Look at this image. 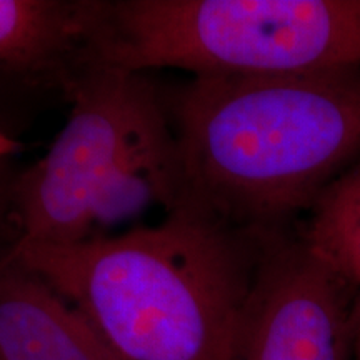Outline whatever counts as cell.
<instances>
[{"label": "cell", "mask_w": 360, "mask_h": 360, "mask_svg": "<svg viewBox=\"0 0 360 360\" xmlns=\"http://www.w3.org/2000/svg\"><path fill=\"white\" fill-rule=\"evenodd\" d=\"M179 202L154 227L8 255L74 305L124 360H232L265 238Z\"/></svg>", "instance_id": "1"}, {"label": "cell", "mask_w": 360, "mask_h": 360, "mask_svg": "<svg viewBox=\"0 0 360 360\" xmlns=\"http://www.w3.org/2000/svg\"><path fill=\"white\" fill-rule=\"evenodd\" d=\"M175 115L180 202L244 231L283 232L360 159V67L199 75Z\"/></svg>", "instance_id": "2"}, {"label": "cell", "mask_w": 360, "mask_h": 360, "mask_svg": "<svg viewBox=\"0 0 360 360\" xmlns=\"http://www.w3.org/2000/svg\"><path fill=\"white\" fill-rule=\"evenodd\" d=\"M82 62L193 77L360 67V0L97 2Z\"/></svg>", "instance_id": "3"}, {"label": "cell", "mask_w": 360, "mask_h": 360, "mask_svg": "<svg viewBox=\"0 0 360 360\" xmlns=\"http://www.w3.org/2000/svg\"><path fill=\"white\" fill-rule=\"evenodd\" d=\"M64 85L72 98L67 124L13 191L22 242L82 240L90 202L124 157L165 122L142 74L80 65Z\"/></svg>", "instance_id": "4"}, {"label": "cell", "mask_w": 360, "mask_h": 360, "mask_svg": "<svg viewBox=\"0 0 360 360\" xmlns=\"http://www.w3.org/2000/svg\"><path fill=\"white\" fill-rule=\"evenodd\" d=\"M357 294L297 233H269L232 360H354Z\"/></svg>", "instance_id": "5"}, {"label": "cell", "mask_w": 360, "mask_h": 360, "mask_svg": "<svg viewBox=\"0 0 360 360\" xmlns=\"http://www.w3.org/2000/svg\"><path fill=\"white\" fill-rule=\"evenodd\" d=\"M0 360H124L74 305L7 254L0 260Z\"/></svg>", "instance_id": "6"}, {"label": "cell", "mask_w": 360, "mask_h": 360, "mask_svg": "<svg viewBox=\"0 0 360 360\" xmlns=\"http://www.w3.org/2000/svg\"><path fill=\"white\" fill-rule=\"evenodd\" d=\"M97 2L0 0V69L22 74L80 67ZM65 82V80H64Z\"/></svg>", "instance_id": "7"}, {"label": "cell", "mask_w": 360, "mask_h": 360, "mask_svg": "<svg viewBox=\"0 0 360 360\" xmlns=\"http://www.w3.org/2000/svg\"><path fill=\"white\" fill-rule=\"evenodd\" d=\"M182 195V170L175 137L162 122L135 146L90 202L84 222L85 238L162 204L172 210ZM80 242V240H79Z\"/></svg>", "instance_id": "8"}, {"label": "cell", "mask_w": 360, "mask_h": 360, "mask_svg": "<svg viewBox=\"0 0 360 360\" xmlns=\"http://www.w3.org/2000/svg\"><path fill=\"white\" fill-rule=\"evenodd\" d=\"M297 236L337 276L360 290V159L317 197Z\"/></svg>", "instance_id": "9"}, {"label": "cell", "mask_w": 360, "mask_h": 360, "mask_svg": "<svg viewBox=\"0 0 360 360\" xmlns=\"http://www.w3.org/2000/svg\"><path fill=\"white\" fill-rule=\"evenodd\" d=\"M352 337H354V360H360V290L355 297L352 309Z\"/></svg>", "instance_id": "10"}, {"label": "cell", "mask_w": 360, "mask_h": 360, "mask_svg": "<svg viewBox=\"0 0 360 360\" xmlns=\"http://www.w3.org/2000/svg\"><path fill=\"white\" fill-rule=\"evenodd\" d=\"M11 148H12L11 141H8V139L2 137V135H0V154H6V152L11 150Z\"/></svg>", "instance_id": "11"}]
</instances>
